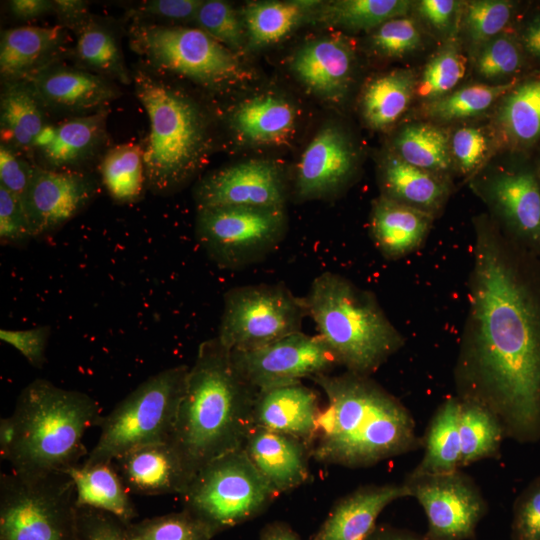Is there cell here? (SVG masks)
Returning a JSON list of instances; mask_svg holds the SVG:
<instances>
[{
  "label": "cell",
  "mask_w": 540,
  "mask_h": 540,
  "mask_svg": "<svg viewBox=\"0 0 540 540\" xmlns=\"http://www.w3.org/2000/svg\"><path fill=\"white\" fill-rule=\"evenodd\" d=\"M474 229L469 310L454 373L458 398L491 411L505 437L535 442L540 439V299L499 224L482 215Z\"/></svg>",
  "instance_id": "1"
},
{
  "label": "cell",
  "mask_w": 540,
  "mask_h": 540,
  "mask_svg": "<svg viewBox=\"0 0 540 540\" xmlns=\"http://www.w3.org/2000/svg\"><path fill=\"white\" fill-rule=\"evenodd\" d=\"M311 380L327 398L311 443L315 461L367 467L419 447L408 409L370 376L345 371Z\"/></svg>",
  "instance_id": "2"
},
{
  "label": "cell",
  "mask_w": 540,
  "mask_h": 540,
  "mask_svg": "<svg viewBox=\"0 0 540 540\" xmlns=\"http://www.w3.org/2000/svg\"><path fill=\"white\" fill-rule=\"evenodd\" d=\"M257 394L217 337L200 343L169 441L190 480L212 460L243 447L254 427Z\"/></svg>",
  "instance_id": "3"
},
{
  "label": "cell",
  "mask_w": 540,
  "mask_h": 540,
  "mask_svg": "<svg viewBox=\"0 0 540 540\" xmlns=\"http://www.w3.org/2000/svg\"><path fill=\"white\" fill-rule=\"evenodd\" d=\"M88 394L38 378L20 392L13 413L0 420V455L16 474L65 473L88 455L83 437L101 419Z\"/></svg>",
  "instance_id": "4"
},
{
  "label": "cell",
  "mask_w": 540,
  "mask_h": 540,
  "mask_svg": "<svg viewBox=\"0 0 540 540\" xmlns=\"http://www.w3.org/2000/svg\"><path fill=\"white\" fill-rule=\"evenodd\" d=\"M303 300L317 334L346 371L370 376L405 344L375 294L341 274L316 276Z\"/></svg>",
  "instance_id": "5"
},
{
  "label": "cell",
  "mask_w": 540,
  "mask_h": 540,
  "mask_svg": "<svg viewBox=\"0 0 540 540\" xmlns=\"http://www.w3.org/2000/svg\"><path fill=\"white\" fill-rule=\"evenodd\" d=\"M134 83L150 123L144 149L146 185L154 193H171L192 177L203 158L202 116L187 97L143 71L135 74Z\"/></svg>",
  "instance_id": "6"
},
{
  "label": "cell",
  "mask_w": 540,
  "mask_h": 540,
  "mask_svg": "<svg viewBox=\"0 0 540 540\" xmlns=\"http://www.w3.org/2000/svg\"><path fill=\"white\" fill-rule=\"evenodd\" d=\"M188 370L177 365L150 376L102 416L99 439L83 464L113 462L135 448L169 442Z\"/></svg>",
  "instance_id": "7"
},
{
  "label": "cell",
  "mask_w": 540,
  "mask_h": 540,
  "mask_svg": "<svg viewBox=\"0 0 540 540\" xmlns=\"http://www.w3.org/2000/svg\"><path fill=\"white\" fill-rule=\"evenodd\" d=\"M179 496L184 510L218 534L255 518L278 494L242 447L206 464Z\"/></svg>",
  "instance_id": "8"
},
{
  "label": "cell",
  "mask_w": 540,
  "mask_h": 540,
  "mask_svg": "<svg viewBox=\"0 0 540 540\" xmlns=\"http://www.w3.org/2000/svg\"><path fill=\"white\" fill-rule=\"evenodd\" d=\"M0 540H78L70 476L1 474Z\"/></svg>",
  "instance_id": "9"
},
{
  "label": "cell",
  "mask_w": 540,
  "mask_h": 540,
  "mask_svg": "<svg viewBox=\"0 0 540 540\" xmlns=\"http://www.w3.org/2000/svg\"><path fill=\"white\" fill-rule=\"evenodd\" d=\"M285 208L197 209L195 236L218 267L237 270L264 260L286 236Z\"/></svg>",
  "instance_id": "10"
},
{
  "label": "cell",
  "mask_w": 540,
  "mask_h": 540,
  "mask_svg": "<svg viewBox=\"0 0 540 540\" xmlns=\"http://www.w3.org/2000/svg\"><path fill=\"white\" fill-rule=\"evenodd\" d=\"M303 297L284 284L243 285L223 297L218 335L230 351H248L302 331Z\"/></svg>",
  "instance_id": "11"
},
{
  "label": "cell",
  "mask_w": 540,
  "mask_h": 540,
  "mask_svg": "<svg viewBox=\"0 0 540 540\" xmlns=\"http://www.w3.org/2000/svg\"><path fill=\"white\" fill-rule=\"evenodd\" d=\"M132 47L158 69L208 86L238 80L244 75L236 56L200 28L138 25Z\"/></svg>",
  "instance_id": "12"
},
{
  "label": "cell",
  "mask_w": 540,
  "mask_h": 540,
  "mask_svg": "<svg viewBox=\"0 0 540 540\" xmlns=\"http://www.w3.org/2000/svg\"><path fill=\"white\" fill-rule=\"evenodd\" d=\"M239 373L258 391L302 382L339 366L318 335L303 331L248 351H231Z\"/></svg>",
  "instance_id": "13"
},
{
  "label": "cell",
  "mask_w": 540,
  "mask_h": 540,
  "mask_svg": "<svg viewBox=\"0 0 540 540\" xmlns=\"http://www.w3.org/2000/svg\"><path fill=\"white\" fill-rule=\"evenodd\" d=\"M411 496L423 507L428 540H466L486 512V503L473 481L458 470L407 478Z\"/></svg>",
  "instance_id": "14"
},
{
  "label": "cell",
  "mask_w": 540,
  "mask_h": 540,
  "mask_svg": "<svg viewBox=\"0 0 540 540\" xmlns=\"http://www.w3.org/2000/svg\"><path fill=\"white\" fill-rule=\"evenodd\" d=\"M197 209L226 206L285 208L287 188L280 169L250 160L216 171L195 188Z\"/></svg>",
  "instance_id": "15"
},
{
  "label": "cell",
  "mask_w": 540,
  "mask_h": 540,
  "mask_svg": "<svg viewBox=\"0 0 540 540\" xmlns=\"http://www.w3.org/2000/svg\"><path fill=\"white\" fill-rule=\"evenodd\" d=\"M96 191L95 181L84 174L35 167L22 202L33 238L61 228L91 202Z\"/></svg>",
  "instance_id": "16"
},
{
  "label": "cell",
  "mask_w": 540,
  "mask_h": 540,
  "mask_svg": "<svg viewBox=\"0 0 540 540\" xmlns=\"http://www.w3.org/2000/svg\"><path fill=\"white\" fill-rule=\"evenodd\" d=\"M356 157L347 136L326 126L312 139L298 164L294 192L299 201L324 199L342 191L355 171Z\"/></svg>",
  "instance_id": "17"
},
{
  "label": "cell",
  "mask_w": 540,
  "mask_h": 540,
  "mask_svg": "<svg viewBox=\"0 0 540 540\" xmlns=\"http://www.w3.org/2000/svg\"><path fill=\"white\" fill-rule=\"evenodd\" d=\"M477 189L513 239L540 250V185L531 171H501Z\"/></svg>",
  "instance_id": "18"
},
{
  "label": "cell",
  "mask_w": 540,
  "mask_h": 540,
  "mask_svg": "<svg viewBox=\"0 0 540 540\" xmlns=\"http://www.w3.org/2000/svg\"><path fill=\"white\" fill-rule=\"evenodd\" d=\"M243 450L278 495L309 480L311 449L302 440L254 426Z\"/></svg>",
  "instance_id": "19"
},
{
  "label": "cell",
  "mask_w": 540,
  "mask_h": 540,
  "mask_svg": "<svg viewBox=\"0 0 540 540\" xmlns=\"http://www.w3.org/2000/svg\"><path fill=\"white\" fill-rule=\"evenodd\" d=\"M318 393L302 382L258 391L254 426L306 442L311 449L321 412Z\"/></svg>",
  "instance_id": "20"
},
{
  "label": "cell",
  "mask_w": 540,
  "mask_h": 540,
  "mask_svg": "<svg viewBox=\"0 0 540 540\" xmlns=\"http://www.w3.org/2000/svg\"><path fill=\"white\" fill-rule=\"evenodd\" d=\"M113 463L130 494L180 495L190 482L181 459L169 442L135 448Z\"/></svg>",
  "instance_id": "21"
},
{
  "label": "cell",
  "mask_w": 540,
  "mask_h": 540,
  "mask_svg": "<svg viewBox=\"0 0 540 540\" xmlns=\"http://www.w3.org/2000/svg\"><path fill=\"white\" fill-rule=\"evenodd\" d=\"M411 496L405 483L363 486L341 498L311 540H367L381 512Z\"/></svg>",
  "instance_id": "22"
},
{
  "label": "cell",
  "mask_w": 540,
  "mask_h": 540,
  "mask_svg": "<svg viewBox=\"0 0 540 540\" xmlns=\"http://www.w3.org/2000/svg\"><path fill=\"white\" fill-rule=\"evenodd\" d=\"M353 63L349 44L327 37L302 46L293 57L292 69L309 90L326 99L339 100L348 89Z\"/></svg>",
  "instance_id": "23"
},
{
  "label": "cell",
  "mask_w": 540,
  "mask_h": 540,
  "mask_svg": "<svg viewBox=\"0 0 540 540\" xmlns=\"http://www.w3.org/2000/svg\"><path fill=\"white\" fill-rule=\"evenodd\" d=\"M434 218L381 195L372 204L369 231L381 255L388 260H397L423 244Z\"/></svg>",
  "instance_id": "24"
},
{
  "label": "cell",
  "mask_w": 540,
  "mask_h": 540,
  "mask_svg": "<svg viewBox=\"0 0 540 540\" xmlns=\"http://www.w3.org/2000/svg\"><path fill=\"white\" fill-rule=\"evenodd\" d=\"M380 183L382 196L434 217L450 194V186L443 175L408 164L396 154L383 160Z\"/></svg>",
  "instance_id": "25"
},
{
  "label": "cell",
  "mask_w": 540,
  "mask_h": 540,
  "mask_svg": "<svg viewBox=\"0 0 540 540\" xmlns=\"http://www.w3.org/2000/svg\"><path fill=\"white\" fill-rule=\"evenodd\" d=\"M75 487L76 506L91 507L112 514L125 525L137 517L130 493L113 462L77 464L66 472Z\"/></svg>",
  "instance_id": "26"
},
{
  "label": "cell",
  "mask_w": 540,
  "mask_h": 540,
  "mask_svg": "<svg viewBox=\"0 0 540 540\" xmlns=\"http://www.w3.org/2000/svg\"><path fill=\"white\" fill-rule=\"evenodd\" d=\"M460 407V399L454 397L437 409L424 439L423 457L407 478L446 474L460 468Z\"/></svg>",
  "instance_id": "27"
},
{
  "label": "cell",
  "mask_w": 540,
  "mask_h": 540,
  "mask_svg": "<svg viewBox=\"0 0 540 540\" xmlns=\"http://www.w3.org/2000/svg\"><path fill=\"white\" fill-rule=\"evenodd\" d=\"M39 99L68 109H86L102 105L114 96L101 78L79 70L40 71L32 85Z\"/></svg>",
  "instance_id": "28"
},
{
  "label": "cell",
  "mask_w": 540,
  "mask_h": 540,
  "mask_svg": "<svg viewBox=\"0 0 540 540\" xmlns=\"http://www.w3.org/2000/svg\"><path fill=\"white\" fill-rule=\"evenodd\" d=\"M62 30L58 26H20L2 32L0 71L7 79H18L36 72L59 46Z\"/></svg>",
  "instance_id": "29"
},
{
  "label": "cell",
  "mask_w": 540,
  "mask_h": 540,
  "mask_svg": "<svg viewBox=\"0 0 540 540\" xmlns=\"http://www.w3.org/2000/svg\"><path fill=\"white\" fill-rule=\"evenodd\" d=\"M104 114L68 120L58 126H46L34 146L52 168L74 165L85 158L98 142L102 133Z\"/></svg>",
  "instance_id": "30"
},
{
  "label": "cell",
  "mask_w": 540,
  "mask_h": 540,
  "mask_svg": "<svg viewBox=\"0 0 540 540\" xmlns=\"http://www.w3.org/2000/svg\"><path fill=\"white\" fill-rule=\"evenodd\" d=\"M321 1H258L242 12L249 45L263 47L279 42L303 21L313 18Z\"/></svg>",
  "instance_id": "31"
},
{
  "label": "cell",
  "mask_w": 540,
  "mask_h": 540,
  "mask_svg": "<svg viewBox=\"0 0 540 540\" xmlns=\"http://www.w3.org/2000/svg\"><path fill=\"white\" fill-rule=\"evenodd\" d=\"M296 113L293 106L276 96L262 95L242 103L233 113L234 130L246 141L277 143L293 130Z\"/></svg>",
  "instance_id": "32"
},
{
  "label": "cell",
  "mask_w": 540,
  "mask_h": 540,
  "mask_svg": "<svg viewBox=\"0 0 540 540\" xmlns=\"http://www.w3.org/2000/svg\"><path fill=\"white\" fill-rule=\"evenodd\" d=\"M496 123L511 147L525 148L540 139V77L516 84L503 97Z\"/></svg>",
  "instance_id": "33"
},
{
  "label": "cell",
  "mask_w": 540,
  "mask_h": 540,
  "mask_svg": "<svg viewBox=\"0 0 540 540\" xmlns=\"http://www.w3.org/2000/svg\"><path fill=\"white\" fill-rule=\"evenodd\" d=\"M416 83L410 70H394L370 81L361 102L368 126L383 130L393 125L407 110Z\"/></svg>",
  "instance_id": "34"
},
{
  "label": "cell",
  "mask_w": 540,
  "mask_h": 540,
  "mask_svg": "<svg viewBox=\"0 0 540 540\" xmlns=\"http://www.w3.org/2000/svg\"><path fill=\"white\" fill-rule=\"evenodd\" d=\"M38 96L32 86L11 83L1 95L2 139L23 148L33 147L46 127Z\"/></svg>",
  "instance_id": "35"
},
{
  "label": "cell",
  "mask_w": 540,
  "mask_h": 540,
  "mask_svg": "<svg viewBox=\"0 0 540 540\" xmlns=\"http://www.w3.org/2000/svg\"><path fill=\"white\" fill-rule=\"evenodd\" d=\"M394 147L403 161L440 175L452 165L448 134L430 123L405 126L395 138Z\"/></svg>",
  "instance_id": "36"
},
{
  "label": "cell",
  "mask_w": 540,
  "mask_h": 540,
  "mask_svg": "<svg viewBox=\"0 0 540 540\" xmlns=\"http://www.w3.org/2000/svg\"><path fill=\"white\" fill-rule=\"evenodd\" d=\"M410 7L406 0H338L322 2L312 19L351 30H370L406 16Z\"/></svg>",
  "instance_id": "37"
},
{
  "label": "cell",
  "mask_w": 540,
  "mask_h": 540,
  "mask_svg": "<svg viewBox=\"0 0 540 540\" xmlns=\"http://www.w3.org/2000/svg\"><path fill=\"white\" fill-rule=\"evenodd\" d=\"M460 401V467L497 456L505 437L498 418L480 404Z\"/></svg>",
  "instance_id": "38"
},
{
  "label": "cell",
  "mask_w": 540,
  "mask_h": 540,
  "mask_svg": "<svg viewBox=\"0 0 540 540\" xmlns=\"http://www.w3.org/2000/svg\"><path fill=\"white\" fill-rule=\"evenodd\" d=\"M101 176L106 190L116 202L137 201L146 184L144 150L135 144L114 147L102 161Z\"/></svg>",
  "instance_id": "39"
},
{
  "label": "cell",
  "mask_w": 540,
  "mask_h": 540,
  "mask_svg": "<svg viewBox=\"0 0 540 540\" xmlns=\"http://www.w3.org/2000/svg\"><path fill=\"white\" fill-rule=\"evenodd\" d=\"M516 80L499 85L475 84L462 87L440 98L427 101L425 114L433 119L450 121L476 116L503 98Z\"/></svg>",
  "instance_id": "40"
},
{
  "label": "cell",
  "mask_w": 540,
  "mask_h": 540,
  "mask_svg": "<svg viewBox=\"0 0 540 540\" xmlns=\"http://www.w3.org/2000/svg\"><path fill=\"white\" fill-rule=\"evenodd\" d=\"M216 532L186 510L126 525L128 540H212Z\"/></svg>",
  "instance_id": "41"
},
{
  "label": "cell",
  "mask_w": 540,
  "mask_h": 540,
  "mask_svg": "<svg viewBox=\"0 0 540 540\" xmlns=\"http://www.w3.org/2000/svg\"><path fill=\"white\" fill-rule=\"evenodd\" d=\"M465 74V60L455 45L436 53L426 64L416 83L415 93L428 101L451 92Z\"/></svg>",
  "instance_id": "42"
},
{
  "label": "cell",
  "mask_w": 540,
  "mask_h": 540,
  "mask_svg": "<svg viewBox=\"0 0 540 540\" xmlns=\"http://www.w3.org/2000/svg\"><path fill=\"white\" fill-rule=\"evenodd\" d=\"M77 54L86 64L128 83L129 78L113 36L97 24L90 22L80 31Z\"/></svg>",
  "instance_id": "43"
},
{
  "label": "cell",
  "mask_w": 540,
  "mask_h": 540,
  "mask_svg": "<svg viewBox=\"0 0 540 540\" xmlns=\"http://www.w3.org/2000/svg\"><path fill=\"white\" fill-rule=\"evenodd\" d=\"M195 20L202 30L227 48L240 49L244 42V23L234 8L223 1H203Z\"/></svg>",
  "instance_id": "44"
},
{
  "label": "cell",
  "mask_w": 540,
  "mask_h": 540,
  "mask_svg": "<svg viewBox=\"0 0 540 540\" xmlns=\"http://www.w3.org/2000/svg\"><path fill=\"white\" fill-rule=\"evenodd\" d=\"M513 13L511 2L477 0L469 2L465 13V28L472 42L485 44L500 34Z\"/></svg>",
  "instance_id": "45"
},
{
  "label": "cell",
  "mask_w": 540,
  "mask_h": 540,
  "mask_svg": "<svg viewBox=\"0 0 540 540\" xmlns=\"http://www.w3.org/2000/svg\"><path fill=\"white\" fill-rule=\"evenodd\" d=\"M523 54L516 40L499 34L483 44L476 59V70L485 79L497 80L518 72Z\"/></svg>",
  "instance_id": "46"
},
{
  "label": "cell",
  "mask_w": 540,
  "mask_h": 540,
  "mask_svg": "<svg viewBox=\"0 0 540 540\" xmlns=\"http://www.w3.org/2000/svg\"><path fill=\"white\" fill-rule=\"evenodd\" d=\"M370 44L386 57H402L418 50L422 45L420 30L415 21L407 16L392 18L371 35Z\"/></svg>",
  "instance_id": "47"
},
{
  "label": "cell",
  "mask_w": 540,
  "mask_h": 540,
  "mask_svg": "<svg viewBox=\"0 0 540 540\" xmlns=\"http://www.w3.org/2000/svg\"><path fill=\"white\" fill-rule=\"evenodd\" d=\"M32 238L22 201L0 185L1 245L22 246Z\"/></svg>",
  "instance_id": "48"
},
{
  "label": "cell",
  "mask_w": 540,
  "mask_h": 540,
  "mask_svg": "<svg viewBox=\"0 0 540 540\" xmlns=\"http://www.w3.org/2000/svg\"><path fill=\"white\" fill-rule=\"evenodd\" d=\"M511 529L513 540H540V477L517 498Z\"/></svg>",
  "instance_id": "49"
},
{
  "label": "cell",
  "mask_w": 540,
  "mask_h": 540,
  "mask_svg": "<svg viewBox=\"0 0 540 540\" xmlns=\"http://www.w3.org/2000/svg\"><path fill=\"white\" fill-rule=\"evenodd\" d=\"M77 535L78 540H128L122 521L91 507H77Z\"/></svg>",
  "instance_id": "50"
},
{
  "label": "cell",
  "mask_w": 540,
  "mask_h": 540,
  "mask_svg": "<svg viewBox=\"0 0 540 540\" xmlns=\"http://www.w3.org/2000/svg\"><path fill=\"white\" fill-rule=\"evenodd\" d=\"M451 154L464 174L474 173L487 153V139L479 128L458 129L450 140Z\"/></svg>",
  "instance_id": "51"
},
{
  "label": "cell",
  "mask_w": 540,
  "mask_h": 540,
  "mask_svg": "<svg viewBox=\"0 0 540 540\" xmlns=\"http://www.w3.org/2000/svg\"><path fill=\"white\" fill-rule=\"evenodd\" d=\"M50 334V326L24 330L2 328L0 339L21 353L33 367L40 369L46 361V349Z\"/></svg>",
  "instance_id": "52"
},
{
  "label": "cell",
  "mask_w": 540,
  "mask_h": 540,
  "mask_svg": "<svg viewBox=\"0 0 540 540\" xmlns=\"http://www.w3.org/2000/svg\"><path fill=\"white\" fill-rule=\"evenodd\" d=\"M35 167L30 166L5 145L0 147V185L23 202Z\"/></svg>",
  "instance_id": "53"
},
{
  "label": "cell",
  "mask_w": 540,
  "mask_h": 540,
  "mask_svg": "<svg viewBox=\"0 0 540 540\" xmlns=\"http://www.w3.org/2000/svg\"><path fill=\"white\" fill-rule=\"evenodd\" d=\"M202 3L199 0H152L142 5L141 11L168 19H195Z\"/></svg>",
  "instance_id": "54"
},
{
  "label": "cell",
  "mask_w": 540,
  "mask_h": 540,
  "mask_svg": "<svg viewBox=\"0 0 540 540\" xmlns=\"http://www.w3.org/2000/svg\"><path fill=\"white\" fill-rule=\"evenodd\" d=\"M457 8L458 2L453 0H422L417 4L421 17L439 31L450 28Z\"/></svg>",
  "instance_id": "55"
},
{
  "label": "cell",
  "mask_w": 540,
  "mask_h": 540,
  "mask_svg": "<svg viewBox=\"0 0 540 540\" xmlns=\"http://www.w3.org/2000/svg\"><path fill=\"white\" fill-rule=\"evenodd\" d=\"M9 6L14 16L18 18H33L49 11L54 7V3L47 0H12Z\"/></svg>",
  "instance_id": "56"
},
{
  "label": "cell",
  "mask_w": 540,
  "mask_h": 540,
  "mask_svg": "<svg viewBox=\"0 0 540 540\" xmlns=\"http://www.w3.org/2000/svg\"><path fill=\"white\" fill-rule=\"evenodd\" d=\"M521 39L524 50L540 60V15L528 22Z\"/></svg>",
  "instance_id": "57"
},
{
  "label": "cell",
  "mask_w": 540,
  "mask_h": 540,
  "mask_svg": "<svg viewBox=\"0 0 540 540\" xmlns=\"http://www.w3.org/2000/svg\"><path fill=\"white\" fill-rule=\"evenodd\" d=\"M260 540H301L288 525L274 522L267 525L261 533Z\"/></svg>",
  "instance_id": "58"
},
{
  "label": "cell",
  "mask_w": 540,
  "mask_h": 540,
  "mask_svg": "<svg viewBox=\"0 0 540 540\" xmlns=\"http://www.w3.org/2000/svg\"><path fill=\"white\" fill-rule=\"evenodd\" d=\"M53 3L58 12L67 17H76L83 13L85 8V3L78 0H58Z\"/></svg>",
  "instance_id": "59"
},
{
  "label": "cell",
  "mask_w": 540,
  "mask_h": 540,
  "mask_svg": "<svg viewBox=\"0 0 540 540\" xmlns=\"http://www.w3.org/2000/svg\"><path fill=\"white\" fill-rule=\"evenodd\" d=\"M367 540H421L417 537L402 533H381L374 535V532Z\"/></svg>",
  "instance_id": "60"
}]
</instances>
